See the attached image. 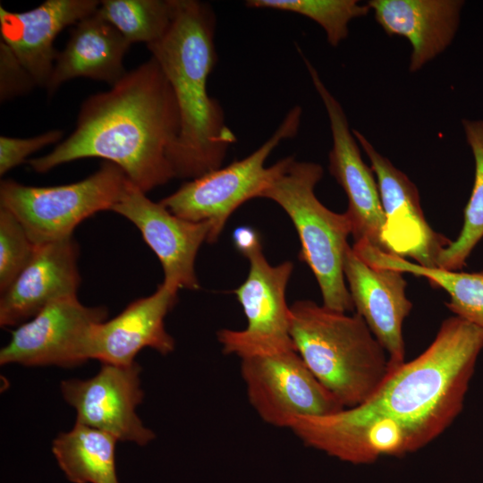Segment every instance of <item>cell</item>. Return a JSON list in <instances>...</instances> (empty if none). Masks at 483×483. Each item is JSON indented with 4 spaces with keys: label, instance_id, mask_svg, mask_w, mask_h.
Listing matches in <instances>:
<instances>
[{
    "label": "cell",
    "instance_id": "1",
    "mask_svg": "<svg viewBox=\"0 0 483 483\" xmlns=\"http://www.w3.org/2000/svg\"><path fill=\"white\" fill-rule=\"evenodd\" d=\"M482 350L483 331L449 317L429 346L392 368L365 402L328 415L296 417L289 429L305 445L352 464L415 453L462 411Z\"/></svg>",
    "mask_w": 483,
    "mask_h": 483
},
{
    "label": "cell",
    "instance_id": "2",
    "mask_svg": "<svg viewBox=\"0 0 483 483\" xmlns=\"http://www.w3.org/2000/svg\"><path fill=\"white\" fill-rule=\"evenodd\" d=\"M179 131L174 93L151 56L110 89L89 97L71 135L29 164L46 173L77 159L99 157L118 165L147 193L175 178L169 152Z\"/></svg>",
    "mask_w": 483,
    "mask_h": 483
},
{
    "label": "cell",
    "instance_id": "3",
    "mask_svg": "<svg viewBox=\"0 0 483 483\" xmlns=\"http://www.w3.org/2000/svg\"><path fill=\"white\" fill-rule=\"evenodd\" d=\"M165 34L148 45L168 80L177 102L180 131L170 152L175 178L194 179L221 167L237 140L219 101L208 92L217 54L216 17L212 5L198 0H172Z\"/></svg>",
    "mask_w": 483,
    "mask_h": 483
},
{
    "label": "cell",
    "instance_id": "4",
    "mask_svg": "<svg viewBox=\"0 0 483 483\" xmlns=\"http://www.w3.org/2000/svg\"><path fill=\"white\" fill-rule=\"evenodd\" d=\"M290 335L306 366L343 405L369 398L392 369L364 319L301 300L290 306Z\"/></svg>",
    "mask_w": 483,
    "mask_h": 483
},
{
    "label": "cell",
    "instance_id": "5",
    "mask_svg": "<svg viewBox=\"0 0 483 483\" xmlns=\"http://www.w3.org/2000/svg\"><path fill=\"white\" fill-rule=\"evenodd\" d=\"M323 167L315 162L284 158V165L262 193L279 205L292 220L300 242V258L312 271L328 309L352 312L354 305L343 274V259L350 245L351 221L346 214L324 206L315 194Z\"/></svg>",
    "mask_w": 483,
    "mask_h": 483
},
{
    "label": "cell",
    "instance_id": "6",
    "mask_svg": "<svg viewBox=\"0 0 483 483\" xmlns=\"http://www.w3.org/2000/svg\"><path fill=\"white\" fill-rule=\"evenodd\" d=\"M301 114V107L294 106L274 133L251 154L184 182L159 202L181 218L209 223L208 242H216L230 216L246 201L260 198L279 174L284 158L268 167L266 161L283 140L298 134Z\"/></svg>",
    "mask_w": 483,
    "mask_h": 483
},
{
    "label": "cell",
    "instance_id": "7",
    "mask_svg": "<svg viewBox=\"0 0 483 483\" xmlns=\"http://www.w3.org/2000/svg\"><path fill=\"white\" fill-rule=\"evenodd\" d=\"M233 241L250 262L247 278L233 291L247 325L241 330L225 328L217 332L223 352L243 359L295 350L290 335V307L285 298L292 262L270 265L258 234L250 227L237 228Z\"/></svg>",
    "mask_w": 483,
    "mask_h": 483
},
{
    "label": "cell",
    "instance_id": "8",
    "mask_svg": "<svg viewBox=\"0 0 483 483\" xmlns=\"http://www.w3.org/2000/svg\"><path fill=\"white\" fill-rule=\"evenodd\" d=\"M130 180L115 164L104 161L85 179L63 185L35 187L8 179L0 184V208L10 211L35 244L72 236L87 217L111 210Z\"/></svg>",
    "mask_w": 483,
    "mask_h": 483
},
{
    "label": "cell",
    "instance_id": "9",
    "mask_svg": "<svg viewBox=\"0 0 483 483\" xmlns=\"http://www.w3.org/2000/svg\"><path fill=\"white\" fill-rule=\"evenodd\" d=\"M248 400L259 418L289 428L302 416H324L344 409L315 377L295 350L241 359Z\"/></svg>",
    "mask_w": 483,
    "mask_h": 483
},
{
    "label": "cell",
    "instance_id": "10",
    "mask_svg": "<svg viewBox=\"0 0 483 483\" xmlns=\"http://www.w3.org/2000/svg\"><path fill=\"white\" fill-rule=\"evenodd\" d=\"M327 114L332 135L329 172L344 191L354 243L365 242L386 252L382 241L385 214L377 182L361 157L360 146L351 130L346 114L326 88L318 72L297 48Z\"/></svg>",
    "mask_w": 483,
    "mask_h": 483
},
{
    "label": "cell",
    "instance_id": "11",
    "mask_svg": "<svg viewBox=\"0 0 483 483\" xmlns=\"http://www.w3.org/2000/svg\"><path fill=\"white\" fill-rule=\"evenodd\" d=\"M106 307H88L77 295L55 301L12 332L0 364L72 368L86 362L93 326L106 320Z\"/></svg>",
    "mask_w": 483,
    "mask_h": 483
},
{
    "label": "cell",
    "instance_id": "12",
    "mask_svg": "<svg viewBox=\"0 0 483 483\" xmlns=\"http://www.w3.org/2000/svg\"><path fill=\"white\" fill-rule=\"evenodd\" d=\"M140 366L102 363L98 373L88 379L61 382L65 402L76 411V422L105 431L121 441L145 445L155 438L136 413L144 393Z\"/></svg>",
    "mask_w": 483,
    "mask_h": 483
},
{
    "label": "cell",
    "instance_id": "13",
    "mask_svg": "<svg viewBox=\"0 0 483 483\" xmlns=\"http://www.w3.org/2000/svg\"><path fill=\"white\" fill-rule=\"evenodd\" d=\"M352 132L377 179L385 214L382 241L386 252L411 258L426 267H436L437 256L451 240L428 224L418 189L410 178L379 153L361 132L357 130Z\"/></svg>",
    "mask_w": 483,
    "mask_h": 483
},
{
    "label": "cell",
    "instance_id": "14",
    "mask_svg": "<svg viewBox=\"0 0 483 483\" xmlns=\"http://www.w3.org/2000/svg\"><path fill=\"white\" fill-rule=\"evenodd\" d=\"M111 210L127 218L140 230L161 263L164 282L179 289H199L194 264L199 247L209 238V223L189 221L175 216L160 202L149 199L131 181Z\"/></svg>",
    "mask_w": 483,
    "mask_h": 483
},
{
    "label": "cell",
    "instance_id": "15",
    "mask_svg": "<svg viewBox=\"0 0 483 483\" xmlns=\"http://www.w3.org/2000/svg\"><path fill=\"white\" fill-rule=\"evenodd\" d=\"M343 274L354 309L386 351L392 368L404 362L402 324L412 303L402 272L374 267L349 247Z\"/></svg>",
    "mask_w": 483,
    "mask_h": 483
},
{
    "label": "cell",
    "instance_id": "16",
    "mask_svg": "<svg viewBox=\"0 0 483 483\" xmlns=\"http://www.w3.org/2000/svg\"><path fill=\"white\" fill-rule=\"evenodd\" d=\"M179 288L163 282L154 293L131 302L110 320L93 326L88 358L101 363L130 365L146 347L162 355L174 350V339L166 332L165 318L178 300Z\"/></svg>",
    "mask_w": 483,
    "mask_h": 483
},
{
    "label": "cell",
    "instance_id": "17",
    "mask_svg": "<svg viewBox=\"0 0 483 483\" xmlns=\"http://www.w3.org/2000/svg\"><path fill=\"white\" fill-rule=\"evenodd\" d=\"M78 257L72 236L36 244L29 264L1 294V326H18L51 302L76 295L80 284Z\"/></svg>",
    "mask_w": 483,
    "mask_h": 483
},
{
    "label": "cell",
    "instance_id": "18",
    "mask_svg": "<svg viewBox=\"0 0 483 483\" xmlns=\"http://www.w3.org/2000/svg\"><path fill=\"white\" fill-rule=\"evenodd\" d=\"M97 0H47L29 11L10 12L0 5L3 41L30 74L36 85L47 88L58 52L57 35L94 13Z\"/></svg>",
    "mask_w": 483,
    "mask_h": 483
},
{
    "label": "cell",
    "instance_id": "19",
    "mask_svg": "<svg viewBox=\"0 0 483 483\" xmlns=\"http://www.w3.org/2000/svg\"><path fill=\"white\" fill-rule=\"evenodd\" d=\"M377 22L389 36L410 42L409 71L416 72L442 54L460 25L462 0H370Z\"/></svg>",
    "mask_w": 483,
    "mask_h": 483
},
{
    "label": "cell",
    "instance_id": "20",
    "mask_svg": "<svg viewBox=\"0 0 483 483\" xmlns=\"http://www.w3.org/2000/svg\"><path fill=\"white\" fill-rule=\"evenodd\" d=\"M130 46L96 11L73 26L65 47L58 52L47 88L48 94L79 77L115 85L128 72L123 58Z\"/></svg>",
    "mask_w": 483,
    "mask_h": 483
},
{
    "label": "cell",
    "instance_id": "21",
    "mask_svg": "<svg viewBox=\"0 0 483 483\" xmlns=\"http://www.w3.org/2000/svg\"><path fill=\"white\" fill-rule=\"evenodd\" d=\"M352 249L363 260L374 267L426 278L432 286L448 293L449 301L445 305L453 316L483 331V270L464 272L426 267L365 242L355 243Z\"/></svg>",
    "mask_w": 483,
    "mask_h": 483
},
{
    "label": "cell",
    "instance_id": "22",
    "mask_svg": "<svg viewBox=\"0 0 483 483\" xmlns=\"http://www.w3.org/2000/svg\"><path fill=\"white\" fill-rule=\"evenodd\" d=\"M117 438L105 431L76 422L53 441L52 452L72 483H119L114 451Z\"/></svg>",
    "mask_w": 483,
    "mask_h": 483
},
{
    "label": "cell",
    "instance_id": "23",
    "mask_svg": "<svg viewBox=\"0 0 483 483\" xmlns=\"http://www.w3.org/2000/svg\"><path fill=\"white\" fill-rule=\"evenodd\" d=\"M462 126L474 159V181L463 211L462 230L457 238L440 251L436 261V267L446 270H462L483 240V119L463 118Z\"/></svg>",
    "mask_w": 483,
    "mask_h": 483
},
{
    "label": "cell",
    "instance_id": "24",
    "mask_svg": "<svg viewBox=\"0 0 483 483\" xmlns=\"http://www.w3.org/2000/svg\"><path fill=\"white\" fill-rule=\"evenodd\" d=\"M97 13L131 45H150L167 31L173 14L172 0H104Z\"/></svg>",
    "mask_w": 483,
    "mask_h": 483
},
{
    "label": "cell",
    "instance_id": "25",
    "mask_svg": "<svg viewBox=\"0 0 483 483\" xmlns=\"http://www.w3.org/2000/svg\"><path fill=\"white\" fill-rule=\"evenodd\" d=\"M249 8L294 13L318 23L331 47H336L349 35V23L371 11L357 0H248Z\"/></svg>",
    "mask_w": 483,
    "mask_h": 483
},
{
    "label": "cell",
    "instance_id": "26",
    "mask_svg": "<svg viewBox=\"0 0 483 483\" xmlns=\"http://www.w3.org/2000/svg\"><path fill=\"white\" fill-rule=\"evenodd\" d=\"M36 244L18 219L0 208V292L3 294L30 261Z\"/></svg>",
    "mask_w": 483,
    "mask_h": 483
},
{
    "label": "cell",
    "instance_id": "27",
    "mask_svg": "<svg viewBox=\"0 0 483 483\" xmlns=\"http://www.w3.org/2000/svg\"><path fill=\"white\" fill-rule=\"evenodd\" d=\"M64 132L52 130L31 138L0 137V174L21 165L25 159L46 146L61 140Z\"/></svg>",
    "mask_w": 483,
    "mask_h": 483
},
{
    "label": "cell",
    "instance_id": "28",
    "mask_svg": "<svg viewBox=\"0 0 483 483\" xmlns=\"http://www.w3.org/2000/svg\"><path fill=\"white\" fill-rule=\"evenodd\" d=\"M35 85L30 74L18 61L8 46L0 41L1 102L24 95Z\"/></svg>",
    "mask_w": 483,
    "mask_h": 483
}]
</instances>
